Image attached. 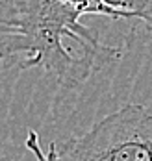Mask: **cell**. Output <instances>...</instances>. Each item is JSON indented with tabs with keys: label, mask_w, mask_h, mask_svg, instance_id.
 Returning a JSON list of instances; mask_svg holds the SVG:
<instances>
[{
	"label": "cell",
	"mask_w": 152,
	"mask_h": 161,
	"mask_svg": "<svg viewBox=\"0 0 152 161\" xmlns=\"http://www.w3.org/2000/svg\"><path fill=\"white\" fill-rule=\"evenodd\" d=\"M35 161H45V159H43V158H37V156H35Z\"/></svg>",
	"instance_id": "cell-3"
},
{
	"label": "cell",
	"mask_w": 152,
	"mask_h": 161,
	"mask_svg": "<svg viewBox=\"0 0 152 161\" xmlns=\"http://www.w3.org/2000/svg\"><path fill=\"white\" fill-rule=\"evenodd\" d=\"M26 148L45 161H152V106H122L80 137L50 143L47 152L30 130Z\"/></svg>",
	"instance_id": "cell-2"
},
{
	"label": "cell",
	"mask_w": 152,
	"mask_h": 161,
	"mask_svg": "<svg viewBox=\"0 0 152 161\" xmlns=\"http://www.w3.org/2000/svg\"><path fill=\"white\" fill-rule=\"evenodd\" d=\"M63 0H0V67L43 69L72 89L122 56Z\"/></svg>",
	"instance_id": "cell-1"
}]
</instances>
